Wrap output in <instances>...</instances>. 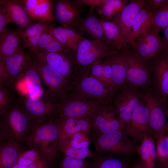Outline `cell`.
<instances>
[{
  "mask_svg": "<svg viewBox=\"0 0 168 168\" xmlns=\"http://www.w3.org/2000/svg\"><path fill=\"white\" fill-rule=\"evenodd\" d=\"M116 50L104 57L110 63L112 79L118 91L126 86L125 78L128 65L129 53Z\"/></svg>",
  "mask_w": 168,
  "mask_h": 168,
  "instance_id": "22",
  "label": "cell"
},
{
  "mask_svg": "<svg viewBox=\"0 0 168 168\" xmlns=\"http://www.w3.org/2000/svg\"><path fill=\"white\" fill-rule=\"evenodd\" d=\"M156 140V164L158 168H164L168 165V136L166 135Z\"/></svg>",
  "mask_w": 168,
  "mask_h": 168,
  "instance_id": "36",
  "label": "cell"
},
{
  "mask_svg": "<svg viewBox=\"0 0 168 168\" xmlns=\"http://www.w3.org/2000/svg\"><path fill=\"white\" fill-rule=\"evenodd\" d=\"M13 97L10 91L0 82V115H3L11 105Z\"/></svg>",
  "mask_w": 168,
  "mask_h": 168,
  "instance_id": "42",
  "label": "cell"
},
{
  "mask_svg": "<svg viewBox=\"0 0 168 168\" xmlns=\"http://www.w3.org/2000/svg\"><path fill=\"white\" fill-rule=\"evenodd\" d=\"M165 45L168 46V26L164 29Z\"/></svg>",
  "mask_w": 168,
  "mask_h": 168,
  "instance_id": "48",
  "label": "cell"
},
{
  "mask_svg": "<svg viewBox=\"0 0 168 168\" xmlns=\"http://www.w3.org/2000/svg\"><path fill=\"white\" fill-rule=\"evenodd\" d=\"M89 168H126V161L114 157L95 155Z\"/></svg>",
  "mask_w": 168,
  "mask_h": 168,
  "instance_id": "34",
  "label": "cell"
},
{
  "mask_svg": "<svg viewBox=\"0 0 168 168\" xmlns=\"http://www.w3.org/2000/svg\"><path fill=\"white\" fill-rule=\"evenodd\" d=\"M160 30L153 26L138 37L139 39L134 48L137 49L136 54L143 62L156 57L165 46L159 35Z\"/></svg>",
  "mask_w": 168,
  "mask_h": 168,
  "instance_id": "16",
  "label": "cell"
},
{
  "mask_svg": "<svg viewBox=\"0 0 168 168\" xmlns=\"http://www.w3.org/2000/svg\"><path fill=\"white\" fill-rule=\"evenodd\" d=\"M23 30L7 28L0 34V56L6 57L16 53L21 49L19 44L21 32Z\"/></svg>",
  "mask_w": 168,
  "mask_h": 168,
  "instance_id": "26",
  "label": "cell"
},
{
  "mask_svg": "<svg viewBox=\"0 0 168 168\" xmlns=\"http://www.w3.org/2000/svg\"><path fill=\"white\" fill-rule=\"evenodd\" d=\"M164 168H168V165L167 166H166V167H165Z\"/></svg>",
  "mask_w": 168,
  "mask_h": 168,
  "instance_id": "52",
  "label": "cell"
},
{
  "mask_svg": "<svg viewBox=\"0 0 168 168\" xmlns=\"http://www.w3.org/2000/svg\"><path fill=\"white\" fill-rule=\"evenodd\" d=\"M23 5L34 21L38 22H54L52 12L54 2L48 0H23Z\"/></svg>",
  "mask_w": 168,
  "mask_h": 168,
  "instance_id": "23",
  "label": "cell"
},
{
  "mask_svg": "<svg viewBox=\"0 0 168 168\" xmlns=\"http://www.w3.org/2000/svg\"><path fill=\"white\" fill-rule=\"evenodd\" d=\"M10 168H28V167L24 166L19 164H16L14 166Z\"/></svg>",
  "mask_w": 168,
  "mask_h": 168,
  "instance_id": "51",
  "label": "cell"
},
{
  "mask_svg": "<svg viewBox=\"0 0 168 168\" xmlns=\"http://www.w3.org/2000/svg\"><path fill=\"white\" fill-rule=\"evenodd\" d=\"M105 38L109 45L117 50H124L127 44L117 26L111 21L101 19Z\"/></svg>",
  "mask_w": 168,
  "mask_h": 168,
  "instance_id": "31",
  "label": "cell"
},
{
  "mask_svg": "<svg viewBox=\"0 0 168 168\" xmlns=\"http://www.w3.org/2000/svg\"><path fill=\"white\" fill-rule=\"evenodd\" d=\"M143 101L141 91L135 87L127 86L117 93L112 103L124 126L130 120L134 109Z\"/></svg>",
  "mask_w": 168,
  "mask_h": 168,
  "instance_id": "10",
  "label": "cell"
},
{
  "mask_svg": "<svg viewBox=\"0 0 168 168\" xmlns=\"http://www.w3.org/2000/svg\"><path fill=\"white\" fill-rule=\"evenodd\" d=\"M151 70L149 89L163 101L168 100V54L166 52L156 57Z\"/></svg>",
  "mask_w": 168,
  "mask_h": 168,
  "instance_id": "14",
  "label": "cell"
},
{
  "mask_svg": "<svg viewBox=\"0 0 168 168\" xmlns=\"http://www.w3.org/2000/svg\"><path fill=\"white\" fill-rule=\"evenodd\" d=\"M22 108L34 123L56 117L57 101L49 97L33 98L22 96Z\"/></svg>",
  "mask_w": 168,
  "mask_h": 168,
  "instance_id": "11",
  "label": "cell"
},
{
  "mask_svg": "<svg viewBox=\"0 0 168 168\" xmlns=\"http://www.w3.org/2000/svg\"><path fill=\"white\" fill-rule=\"evenodd\" d=\"M94 145L97 155L124 156L137 152L138 146L123 130L95 136Z\"/></svg>",
  "mask_w": 168,
  "mask_h": 168,
  "instance_id": "4",
  "label": "cell"
},
{
  "mask_svg": "<svg viewBox=\"0 0 168 168\" xmlns=\"http://www.w3.org/2000/svg\"><path fill=\"white\" fill-rule=\"evenodd\" d=\"M77 2L83 6H89L90 8L99 7L102 5L105 0H76Z\"/></svg>",
  "mask_w": 168,
  "mask_h": 168,
  "instance_id": "46",
  "label": "cell"
},
{
  "mask_svg": "<svg viewBox=\"0 0 168 168\" xmlns=\"http://www.w3.org/2000/svg\"><path fill=\"white\" fill-rule=\"evenodd\" d=\"M90 72H77L67 93L94 100L105 105L112 103L118 91L105 85L92 76Z\"/></svg>",
  "mask_w": 168,
  "mask_h": 168,
  "instance_id": "3",
  "label": "cell"
},
{
  "mask_svg": "<svg viewBox=\"0 0 168 168\" xmlns=\"http://www.w3.org/2000/svg\"><path fill=\"white\" fill-rule=\"evenodd\" d=\"M91 161L78 159L64 155L60 161L59 168H89Z\"/></svg>",
  "mask_w": 168,
  "mask_h": 168,
  "instance_id": "41",
  "label": "cell"
},
{
  "mask_svg": "<svg viewBox=\"0 0 168 168\" xmlns=\"http://www.w3.org/2000/svg\"><path fill=\"white\" fill-rule=\"evenodd\" d=\"M91 130L95 136L123 130L124 126L118 118L113 104L104 105L92 118Z\"/></svg>",
  "mask_w": 168,
  "mask_h": 168,
  "instance_id": "15",
  "label": "cell"
},
{
  "mask_svg": "<svg viewBox=\"0 0 168 168\" xmlns=\"http://www.w3.org/2000/svg\"><path fill=\"white\" fill-rule=\"evenodd\" d=\"M123 130L135 142L151 137L152 133L149 124V111L144 101L133 110L130 120Z\"/></svg>",
  "mask_w": 168,
  "mask_h": 168,
  "instance_id": "12",
  "label": "cell"
},
{
  "mask_svg": "<svg viewBox=\"0 0 168 168\" xmlns=\"http://www.w3.org/2000/svg\"><path fill=\"white\" fill-rule=\"evenodd\" d=\"M54 20L64 27L71 28L82 17L84 6L76 0L54 1Z\"/></svg>",
  "mask_w": 168,
  "mask_h": 168,
  "instance_id": "20",
  "label": "cell"
},
{
  "mask_svg": "<svg viewBox=\"0 0 168 168\" xmlns=\"http://www.w3.org/2000/svg\"><path fill=\"white\" fill-rule=\"evenodd\" d=\"M4 65L7 77L4 85L13 87L14 84L27 66L30 63L31 58L22 47L16 53L11 56H0Z\"/></svg>",
  "mask_w": 168,
  "mask_h": 168,
  "instance_id": "21",
  "label": "cell"
},
{
  "mask_svg": "<svg viewBox=\"0 0 168 168\" xmlns=\"http://www.w3.org/2000/svg\"><path fill=\"white\" fill-rule=\"evenodd\" d=\"M132 168H144L141 161L134 165Z\"/></svg>",
  "mask_w": 168,
  "mask_h": 168,
  "instance_id": "50",
  "label": "cell"
},
{
  "mask_svg": "<svg viewBox=\"0 0 168 168\" xmlns=\"http://www.w3.org/2000/svg\"><path fill=\"white\" fill-rule=\"evenodd\" d=\"M153 15L146 6L138 14L133 25L130 42L134 47L137 38L153 26Z\"/></svg>",
  "mask_w": 168,
  "mask_h": 168,
  "instance_id": "29",
  "label": "cell"
},
{
  "mask_svg": "<svg viewBox=\"0 0 168 168\" xmlns=\"http://www.w3.org/2000/svg\"><path fill=\"white\" fill-rule=\"evenodd\" d=\"M48 30L41 35L36 51L56 52L71 50L61 43L49 32Z\"/></svg>",
  "mask_w": 168,
  "mask_h": 168,
  "instance_id": "32",
  "label": "cell"
},
{
  "mask_svg": "<svg viewBox=\"0 0 168 168\" xmlns=\"http://www.w3.org/2000/svg\"><path fill=\"white\" fill-rule=\"evenodd\" d=\"M50 166L46 161L41 158L28 167V168H50Z\"/></svg>",
  "mask_w": 168,
  "mask_h": 168,
  "instance_id": "47",
  "label": "cell"
},
{
  "mask_svg": "<svg viewBox=\"0 0 168 168\" xmlns=\"http://www.w3.org/2000/svg\"><path fill=\"white\" fill-rule=\"evenodd\" d=\"M27 148L13 142H0V168H10L16 164L20 155Z\"/></svg>",
  "mask_w": 168,
  "mask_h": 168,
  "instance_id": "27",
  "label": "cell"
},
{
  "mask_svg": "<svg viewBox=\"0 0 168 168\" xmlns=\"http://www.w3.org/2000/svg\"><path fill=\"white\" fill-rule=\"evenodd\" d=\"M1 117L0 142H12L24 145L34 123L21 106L11 105Z\"/></svg>",
  "mask_w": 168,
  "mask_h": 168,
  "instance_id": "2",
  "label": "cell"
},
{
  "mask_svg": "<svg viewBox=\"0 0 168 168\" xmlns=\"http://www.w3.org/2000/svg\"><path fill=\"white\" fill-rule=\"evenodd\" d=\"M58 150L63 153L64 156L78 159H86L93 157L95 154L88 148H77L70 146L58 144Z\"/></svg>",
  "mask_w": 168,
  "mask_h": 168,
  "instance_id": "37",
  "label": "cell"
},
{
  "mask_svg": "<svg viewBox=\"0 0 168 168\" xmlns=\"http://www.w3.org/2000/svg\"><path fill=\"white\" fill-rule=\"evenodd\" d=\"M90 134L85 132H78L68 138L58 139V144L77 148H88L91 142Z\"/></svg>",
  "mask_w": 168,
  "mask_h": 168,
  "instance_id": "35",
  "label": "cell"
},
{
  "mask_svg": "<svg viewBox=\"0 0 168 168\" xmlns=\"http://www.w3.org/2000/svg\"><path fill=\"white\" fill-rule=\"evenodd\" d=\"M48 30L61 43L72 51L76 49L80 41L85 38L71 28L55 26L49 24Z\"/></svg>",
  "mask_w": 168,
  "mask_h": 168,
  "instance_id": "28",
  "label": "cell"
},
{
  "mask_svg": "<svg viewBox=\"0 0 168 168\" xmlns=\"http://www.w3.org/2000/svg\"><path fill=\"white\" fill-rule=\"evenodd\" d=\"M104 105L94 100L67 93L57 101L56 115L62 118H92Z\"/></svg>",
  "mask_w": 168,
  "mask_h": 168,
  "instance_id": "5",
  "label": "cell"
},
{
  "mask_svg": "<svg viewBox=\"0 0 168 168\" xmlns=\"http://www.w3.org/2000/svg\"><path fill=\"white\" fill-rule=\"evenodd\" d=\"M3 6L10 15L13 24L19 29L24 30L35 23L25 10L19 0H0Z\"/></svg>",
  "mask_w": 168,
  "mask_h": 168,
  "instance_id": "25",
  "label": "cell"
},
{
  "mask_svg": "<svg viewBox=\"0 0 168 168\" xmlns=\"http://www.w3.org/2000/svg\"><path fill=\"white\" fill-rule=\"evenodd\" d=\"M117 50L98 41L84 38L72 51L77 68V72L91 71L96 62Z\"/></svg>",
  "mask_w": 168,
  "mask_h": 168,
  "instance_id": "6",
  "label": "cell"
},
{
  "mask_svg": "<svg viewBox=\"0 0 168 168\" xmlns=\"http://www.w3.org/2000/svg\"><path fill=\"white\" fill-rule=\"evenodd\" d=\"M13 24L12 19L5 8L3 6L0 7V34L7 29V26Z\"/></svg>",
  "mask_w": 168,
  "mask_h": 168,
  "instance_id": "44",
  "label": "cell"
},
{
  "mask_svg": "<svg viewBox=\"0 0 168 168\" xmlns=\"http://www.w3.org/2000/svg\"><path fill=\"white\" fill-rule=\"evenodd\" d=\"M145 2L146 5L148 6L147 8L152 12V11L156 12L164 6L168 2V0H149Z\"/></svg>",
  "mask_w": 168,
  "mask_h": 168,
  "instance_id": "45",
  "label": "cell"
},
{
  "mask_svg": "<svg viewBox=\"0 0 168 168\" xmlns=\"http://www.w3.org/2000/svg\"><path fill=\"white\" fill-rule=\"evenodd\" d=\"M166 119H167V121L166 124V134L168 136V100L167 103L166 107Z\"/></svg>",
  "mask_w": 168,
  "mask_h": 168,
  "instance_id": "49",
  "label": "cell"
},
{
  "mask_svg": "<svg viewBox=\"0 0 168 168\" xmlns=\"http://www.w3.org/2000/svg\"><path fill=\"white\" fill-rule=\"evenodd\" d=\"M42 82L37 69L31 61L15 82L13 88L23 97L41 98L45 94Z\"/></svg>",
  "mask_w": 168,
  "mask_h": 168,
  "instance_id": "13",
  "label": "cell"
},
{
  "mask_svg": "<svg viewBox=\"0 0 168 168\" xmlns=\"http://www.w3.org/2000/svg\"><path fill=\"white\" fill-rule=\"evenodd\" d=\"M94 9L90 8L87 15L82 18L71 28L82 36H86L91 40L110 47L105 38L101 20L95 15Z\"/></svg>",
  "mask_w": 168,
  "mask_h": 168,
  "instance_id": "19",
  "label": "cell"
},
{
  "mask_svg": "<svg viewBox=\"0 0 168 168\" xmlns=\"http://www.w3.org/2000/svg\"><path fill=\"white\" fill-rule=\"evenodd\" d=\"M142 97L147 107L149 115V124L154 139L166 135L167 122L166 110L167 102L161 100L149 88L141 90Z\"/></svg>",
  "mask_w": 168,
  "mask_h": 168,
  "instance_id": "8",
  "label": "cell"
},
{
  "mask_svg": "<svg viewBox=\"0 0 168 168\" xmlns=\"http://www.w3.org/2000/svg\"><path fill=\"white\" fill-rule=\"evenodd\" d=\"M49 24L46 22H38L32 25L23 30L21 34V39L23 40L41 35L47 31Z\"/></svg>",
  "mask_w": 168,
  "mask_h": 168,
  "instance_id": "38",
  "label": "cell"
},
{
  "mask_svg": "<svg viewBox=\"0 0 168 168\" xmlns=\"http://www.w3.org/2000/svg\"><path fill=\"white\" fill-rule=\"evenodd\" d=\"M127 1L123 0H105L98 7L97 10L103 21H109L120 12L127 5Z\"/></svg>",
  "mask_w": 168,
  "mask_h": 168,
  "instance_id": "33",
  "label": "cell"
},
{
  "mask_svg": "<svg viewBox=\"0 0 168 168\" xmlns=\"http://www.w3.org/2000/svg\"><path fill=\"white\" fill-rule=\"evenodd\" d=\"M58 118L59 121L58 139L68 138L78 132L91 133V118Z\"/></svg>",
  "mask_w": 168,
  "mask_h": 168,
  "instance_id": "24",
  "label": "cell"
},
{
  "mask_svg": "<svg viewBox=\"0 0 168 168\" xmlns=\"http://www.w3.org/2000/svg\"><path fill=\"white\" fill-rule=\"evenodd\" d=\"M100 61L102 66L100 82L109 87L118 91L113 83L112 70L110 63L104 58L101 59Z\"/></svg>",
  "mask_w": 168,
  "mask_h": 168,
  "instance_id": "43",
  "label": "cell"
},
{
  "mask_svg": "<svg viewBox=\"0 0 168 168\" xmlns=\"http://www.w3.org/2000/svg\"><path fill=\"white\" fill-rule=\"evenodd\" d=\"M41 158V155L36 150L27 148L20 155L16 164L28 167Z\"/></svg>",
  "mask_w": 168,
  "mask_h": 168,
  "instance_id": "39",
  "label": "cell"
},
{
  "mask_svg": "<svg viewBox=\"0 0 168 168\" xmlns=\"http://www.w3.org/2000/svg\"><path fill=\"white\" fill-rule=\"evenodd\" d=\"M30 57L47 63L71 83L77 72V68L72 50L56 52L26 50Z\"/></svg>",
  "mask_w": 168,
  "mask_h": 168,
  "instance_id": "7",
  "label": "cell"
},
{
  "mask_svg": "<svg viewBox=\"0 0 168 168\" xmlns=\"http://www.w3.org/2000/svg\"><path fill=\"white\" fill-rule=\"evenodd\" d=\"M59 136V121L57 117L39 123H34L24 146L33 148L50 166L56 161Z\"/></svg>",
  "mask_w": 168,
  "mask_h": 168,
  "instance_id": "1",
  "label": "cell"
},
{
  "mask_svg": "<svg viewBox=\"0 0 168 168\" xmlns=\"http://www.w3.org/2000/svg\"><path fill=\"white\" fill-rule=\"evenodd\" d=\"M153 26L163 30L168 26V2L153 15Z\"/></svg>",
  "mask_w": 168,
  "mask_h": 168,
  "instance_id": "40",
  "label": "cell"
},
{
  "mask_svg": "<svg viewBox=\"0 0 168 168\" xmlns=\"http://www.w3.org/2000/svg\"><path fill=\"white\" fill-rule=\"evenodd\" d=\"M137 152L141 158L144 168H155L156 160V146L154 139L151 137H146L138 146Z\"/></svg>",
  "mask_w": 168,
  "mask_h": 168,
  "instance_id": "30",
  "label": "cell"
},
{
  "mask_svg": "<svg viewBox=\"0 0 168 168\" xmlns=\"http://www.w3.org/2000/svg\"><path fill=\"white\" fill-rule=\"evenodd\" d=\"M31 62L47 87L45 95L58 100L66 93L69 83L63 76L50 66L39 60L31 58Z\"/></svg>",
  "mask_w": 168,
  "mask_h": 168,
  "instance_id": "9",
  "label": "cell"
},
{
  "mask_svg": "<svg viewBox=\"0 0 168 168\" xmlns=\"http://www.w3.org/2000/svg\"><path fill=\"white\" fill-rule=\"evenodd\" d=\"M146 6L145 1L132 0L111 19L127 44L130 43L133 25L140 11Z\"/></svg>",
  "mask_w": 168,
  "mask_h": 168,
  "instance_id": "17",
  "label": "cell"
},
{
  "mask_svg": "<svg viewBox=\"0 0 168 168\" xmlns=\"http://www.w3.org/2000/svg\"><path fill=\"white\" fill-rule=\"evenodd\" d=\"M151 82V70L136 54H129L125 78L126 86L135 87L142 90L149 88Z\"/></svg>",
  "mask_w": 168,
  "mask_h": 168,
  "instance_id": "18",
  "label": "cell"
}]
</instances>
